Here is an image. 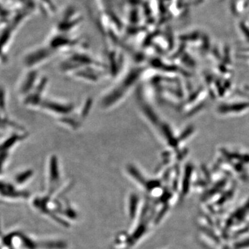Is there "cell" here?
Returning <instances> with one entry per match:
<instances>
[{
	"mask_svg": "<svg viewBox=\"0 0 249 249\" xmlns=\"http://www.w3.org/2000/svg\"><path fill=\"white\" fill-rule=\"evenodd\" d=\"M249 247V240L244 241L242 243H240V245L237 246V247L239 248H243V247Z\"/></svg>",
	"mask_w": 249,
	"mask_h": 249,
	"instance_id": "obj_1",
	"label": "cell"
}]
</instances>
